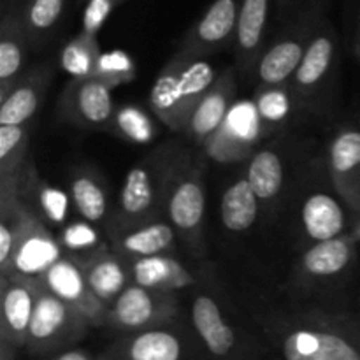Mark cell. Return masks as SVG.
<instances>
[{
    "instance_id": "obj_1",
    "label": "cell",
    "mask_w": 360,
    "mask_h": 360,
    "mask_svg": "<svg viewBox=\"0 0 360 360\" xmlns=\"http://www.w3.org/2000/svg\"><path fill=\"white\" fill-rule=\"evenodd\" d=\"M178 162L169 157H160L153 162H144L129 171L120 193L118 229L136 227V225L153 221L155 211L167 199L169 183Z\"/></svg>"
},
{
    "instance_id": "obj_2",
    "label": "cell",
    "mask_w": 360,
    "mask_h": 360,
    "mask_svg": "<svg viewBox=\"0 0 360 360\" xmlns=\"http://www.w3.org/2000/svg\"><path fill=\"white\" fill-rule=\"evenodd\" d=\"M86 329V320L39 280L27 347L34 352H51L83 338Z\"/></svg>"
},
{
    "instance_id": "obj_3",
    "label": "cell",
    "mask_w": 360,
    "mask_h": 360,
    "mask_svg": "<svg viewBox=\"0 0 360 360\" xmlns=\"http://www.w3.org/2000/svg\"><path fill=\"white\" fill-rule=\"evenodd\" d=\"M178 313V301L167 292L150 290L132 283L109 306L108 326L120 330L158 329Z\"/></svg>"
},
{
    "instance_id": "obj_4",
    "label": "cell",
    "mask_w": 360,
    "mask_h": 360,
    "mask_svg": "<svg viewBox=\"0 0 360 360\" xmlns=\"http://www.w3.org/2000/svg\"><path fill=\"white\" fill-rule=\"evenodd\" d=\"M60 259V245L55 236L48 231L37 214L28 210L14 243L7 276L18 274L32 280H41Z\"/></svg>"
},
{
    "instance_id": "obj_5",
    "label": "cell",
    "mask_w": 360,
    "mask_h": 360,
    "mask_svg": "<svg viewBox=\"0 0 360 360\" xmlns=\"http://www.w3.org/2000/svg\"><path fill=\"white\" fill-rule=\"evenodd\" d=\"M41 280L56 297L76 309L88 326H108L109 308L94 294L76 260L60 259Z\"/></svg>"
},
{
    "instance_id": "obj_6",
    "label": "cell",
    "mask_w": 360,
    "mask_h": 360,
    "mask_svg": "<svg viewBox=\"0 0 360 360\" xmlns=\"http://www.w3.org/2000/svg\"><path fill=\"white\" fill-rule=\"evenodd\" d=\"M167 211L171 224L188 239L199 238L206 213V192L200 169L176 164L167 190Z\"/></svg>"
},
{
    "instance_id": "obj_7",
    "label": "cell",
    "mask_w": 360,
    "mask_h": 360,
    "mask_svg": "<svg viewBox=\"0 0 360 360\" xmlns=\"http://www.w3.org/2000/svg\"><path fill=\"white\" fill-rule=\"evenodd\" d=\"M39 280L2 276V341L11 348L27 347Z\"/></svg>"
},
{
    "instance_id": "obj_8",
    "label": "cell",
    "mask_w": 360,
    "mask_h": 360,
    "mask_svg": "<svg viewBox=\"0 0 360 360\" xmlns=\"http://www.w3.org/2000/svg\"><path fill=\"white\" fill-rule=\"evenodd\" d=\"M239 2L241 0H213L197 20L185 41V51L192 55L211 51L236 39Z\"/></svg>"
},
{
    "instance_id": "obj_9",
    "label": "cell",
    "mask_w": 360,
    "mask_h": 360,
    "mask_svg": "<svg viewBox=\"0 0 360 360\" xmlns=\"http://www.w3.org/2000/svg\"><path fill=\"white\" fill-rule=\"evenodd\" d=\"M285 360H360V348L336 333L292 330L283 341Z\"/></svg>"
},
{
    "instance_id": "obj_10",
    "label": "cell",
    "mask_w": 360,
    "mask_h": 360,
    "mask_svg": "<svg viewBox=\"0 0 360 360\" xmlns=\"http://www.w3.org/2000/svg\"><path fill=\"white\" fill-rule=\"evenodd\" d=\"M86 278L94 294L111 306L129 285H132V271L108 250H91L86 255L74 257Z\"/></svg>"
},
{
    "instance_id": "obj_11",
    "label": "cell",
    "mask_w": 360,
    "mask_h": 360,
    "mask_svg": "<svg viewBox=\"0 0 360 360\" xmlns=\"http://www.w3.org/2000/svg\"><path fill=\"white\" fill-rule=\"evenodd\" d=\"M181 70L183 55H178L165 65L150 94L151 109L172 130L186 129L190 120V109L183 94Z\"/></svg>"
},
{
    "instance_id": "obj_12",
    "label": "cell",
    "mask_w": 360,
    "mask_h": 360,
    "mask_svg": "<svg viewBox=\"0 0 360 360\" xmlns=\"http://www.w3.org/2000/svg\"><path fill=\"white\" fill-rule=\"evenodd\" d=\"M183 347L171 330L148 329L134 333L109 348L101 360H181Z\"/></svg>"
},
{
    "instance_id": "obj_13",
    "label": "cell",
    "mask_w": 360,
    "mask_h": 360,
    "mask_svg": "<svg viewBox=\"0 0 360 360\" xmlns=\"http://www.w3.org/2000/svg\"><path fill=\"white\" fill-rule=\"evenodd\" d=\"M111 90V86L97 77L74 79L65 94L70 115L83 125H108L115 116Z\"/></svg>"
},
{
    "instance_id": "obj_14",
    "label": "cell",
    "mask_w": 360,
    "mask_h": 360,
    "mask_svg": "<svg viewBox=\"0 0 360 360\" xmlns=\"http://www.w3.org/2000/svg\"><path fill=\"white\" fill-rule=\"evenodd\" d=\"M28 37L20 18V0L4 2L2 25H0V83L2 95L11 90V81L18 76L23 65L25 46Z\"/></svg>"
},
{
    "instance_id": "obj_15",
    "label": "cell",
    "mask_w": 360,
    "mask_h": 360,
    "mask_svg": "<svg viewBox=\"0 0 360 360\" xmlns=\"http://www.w3.org/2000/svg\"><path fill=\"white\" fill-rule=\"evenodd\" d=\"M232 79L231 76L221 77L213 84L210 91L199 101L188 120L190 136L197 143H206L213 137L227 120L229 111L232 108Z\"/></svg>"
},
{
    "instance_id": "obj_16",
    "label": "cell",
    "mask_w": 360,
    "mask_h": 360,
    "mask_svg": "<svg viewBox=\"0 0 360 360\" xmlns=\"http://www.w3.org/2000/svg\"><path fill=\"white\" fill-rule=\"evenodd\" d=\"M130 271H132L134 283L150 288V290L172 294V292L183 290L193 283V276L190 274V271L181 262L167 255L132 260Z\"/></svg>"
},
{
    "instance_id": "obj_17",
    "label": "cell",
    "mask_w": 360,
    "mask_h": 360,
    "mask_svg": "<svg viewBox=\"0 0 360 360\" xmlns=\"http://www.w3.org/2000/svg\"><path fill=\"white\" fill-rule=\"evenodd\" d=\"M330 171L336 186L360 206V130L341 132L330 144Z\"/></svg>"
},
{
    "instance_id": "obj_18",
    "label": "cell",
    "mask_w": 360,
    "mask_h": 360,
    "mask_svg": "<svg viewBox=\"0 0 360 360\" xmlns=\"http://www.w3.org/2000/svg\"><path fill=\"white\" fill-rule=\"evenodd\" d=\"M192 322L207 350L217 357H225L236 345L234 330L221 316L217 302L207 295L193 299Z\"/></svg>"
},
{
    "instance_id": "obj_19",
    "label": "cell",
    "mask_w": 360,
    "mask_h": 360,
    "mask_svg": "<svg viewBox=\"0 0 360 360\" xmlns=\"http://www.w3.org/2000/svg\"><path fill=\"white\" fill-rule=\"evenodd\" d=\"M174 243V231L165 221H148L122 231L116 239V245L122 255L129 259H144V257L164 255Z\"/></svg>"
},
{
    "instance_id": "obj_20",
    "label": "cell",
    "mask_w": 360,
    "mask_h": 360,
    "mask_svg": "<svg viewBox=\"0 0 360 360\" xmlns=\"http://www.w3.org/2000/svg\"><path fill=\"white\" fill-rule=\"evenodd\" d=\"M20 181L2 183L0 188V271L9 274L14 243L21 231L28 207L21 202Z\"/></svg>"
},
{
    "instance_id": "obj_21",
    "label": "cell",
    "mask_w": 360,
    "mask_h": 360,
    "mask_svg": "<svg viewBox=\"0 0 360 360\" xmlns=\"http://www.w3.org/2000/svg\"><path fill=\"white\" fill-rule=\"evenodd\" d=\"M306 234L316 243L340 238L345 229V213L338 200L327 193H315L302 206Z\"/></svg>"
},
{
    "instance_id": "obj_22",
    "label": "cell",
    "mask_w": 360,
    "mask_h": 360,
    "mask_svg": "<svg viewBox=\"0 0 360 360\" xmlns=\"http://www.w3.org/2000/svg\"><path fill=\"white\" fill-rule=\"evenodd\" d=\"M271 0H241L239 2L236 44L241 58L253 60L262 48L269 21Z\"/></svg>"
},
{
    "instance_id": "obj_23",
    "label": "cell",
    "mask_w": 360,
    "mask_h": 360,
    "mask_svg": "<svg viewBox=\"0 0 360 360\" xmlns=\"http://www.w3.org/2000/svg\"><path fill=\"white\" fill-rule=\"evenodd\" d=\"M259 213V197L255 195L250 183L238 179L221 195V224L232 232H243L252 227Z\"/></svg>"
},
{
    "instance_id": "obj_24",
    "label": "cell",
    "mask_w": 360,
    "mask_h": 360,
    "mask_svg": "<svg viewBox=\"0 0 360 360\" xmlns=\"http://www.w3.org/2000/svg\"><path fill=\"white\" fill-rule=\"evenodd\" d=\"M352 259H354V239L340 236L313 245L302 257V267L311 276H334L341 273Z\"/></svg>"
},
{
    "instance_id": "obj_25",
    "label": "cell",
    "mask_w": 360,
    "mask_h": 360,
    "mask_svg": "<svg viewBox=\"0 0 360 360\" xmlns=\"http://www.w3.org/2000/svg\"><path fill=\"white\" fill-rule=\"evenodd\" d=\"M336 55V39L330 30H320L309 39L304 56L301 60L295 81L301 88H311L322 79L330 69Z\"/></svg>"
},
{
    "instance_id": "obj_26",
    "label": "cell",
    "mask_w": 360,
    "mask_h": 360,
    "mask_svg": "<svg viewBox=\"0 0 360 360\" xmlns=\"http://www.w3.org/2000/svg\"><path fill=\"white\" fill-rule=\"evenodd\" d=\"M101 56L102 51L97 37L81 32L63 46L60 63H62V69L74 79H88L97 74Z\"/></svg>"
},
{
    "instance_id": "obj_27",
    "label": "cell",
    "mask_w": 360,
    "mask_h": 360,
    "mask_svg": "<svg viewBox=\"0 0 360 360\" xmlns=\"http://www.w3.org/2000/svg\"><path fill=\"white\" fill-rule=\"evenodd\" d=\"M246 181L259 200L274 199L283 186V165L280 157L271 150L259 151L250 162Z\"/></svg>"
},
{
    "instance_id": "obj_28",
    "label": "cell",
    "mask_w": 360,
    "mask_h": 360,
    "mask_svg": "<svg viewBox=\"0 0 360 360\" xmlns=\"http://www.w3.org/2000/svg\"><path fill=\"white\" fill-rule=\"evenodd\" d=\"M41 102V83L27 81L11 88L2 95L0 104V127L25 125L35 115Z\"/></svg>"
},
{
    "instance_id": "obj_29",
    "label": "cell",
    "mask_w": 360,
    "mask_h": 360,
    "mask_svg": "<svg viewBox=\"0 0 360 360\" xmlns=\"http://www.w3.org/2000/svg\"><path fill=\"white\" fill-rule=\"evenodd\" d=\"M67 0H20V18L28 39H42L55 30Z\"/></svg>"
},
{
    "instance_id": "obj_30",
    "label": "cell",
    "mask_w": 360,
    "mask_h": 360,
    "mask_svg": "<svg viewBox=\"0 0 360 360\" xmlns=\"http://www.w3.org/2000/svg\"><path fill=\"white\" fill-rule=\"evenodd\" d=\"M28 148V129L25 125L0 127V181H20L21 165Z\"/></svg>"
},
{
    "instance_id": "obj_31",
    "label": "cell",
    "mask_w": 360,
    "mask_h": 360,
    "mask_svg": "<svg viewBox=\"0 0 360 360\" xmlns=\"http://www.w3.org/2000/svg\"><path fill=\"white\" fill-rule=\"evenodd\" d=\"M70 197H72L77 213L84 220L91 221V224L104 220L105 213H108V197H105L102 185L94 176L86 174V172L77 174L70 185Z\"/></svg>"
},
{
    "instance_id": "obj_32",
    "label": "cell",
    "mask_w": 360,
    "mask_h": 360,
    "mask_svg": "<svg viewBox=\"0 0 360 360\" xmlns=\"http://www.w3.org/2000/svg\"><path fill=\"white\" fill-rule=\"evenodd\" d=\"M260 122L262 120H260L255 105L243 102L239 105H232L227 115V120H225L220 130H224L232 141H236L239 146H243L248 151V148L252 146V143L259 136Z\"/></svg>"
},
{
    "instance_id": "obj_33",
    "label": "cell",
    "mask_w": 360,
    "mask_h": 360,
    "mask_svg": "<svg viewBox=\"0 0 360 360\" xmlns=\"http://www.w3.org/2000/svg\"><path fill=\"white\" fill-rule=\"evenodd\" d=\"M95 77L111 88L120 86V84L130 83L136 77V65L129 53L122 49L102 53Z\"/></svg>"
},
{
    "instance_id": "obj_34",
    "label": "cell",
    "mask_w": 360,
    "mask_h": 360,
    "mask_svg": "<svg viewBox=\"0 0 360 360\" xmlns=\"http://www.w3.org/2000/svg\"><path fill=\"white\" fill-rule=\"evenodd\" d=\"M112 122H115V129L125 139L134 141V143H148L155 136V129L150 118L134 105H125L116 111Z\"/></svg>"
},
{
    "instance_id": "obj_35",
    "label": "cell",
    "mask_w": 360,
    "mask_h": 360,
    "mask_svg": "<svg viewBox=\"0 0 360 360\" xmlns=\"http://www.w3.org/2000/svg\"><path fill=\"white\" fill-rule=\"evenodd\" d=\"M255 108L259 111V116L262 122L280 123L288 116V111H290V98H288L285 90H281L278 86H271L259 95Z\"/></svg>"
},
{
    "instance_id": "obj_36",
    "label": "cell",
    "mask_w": 360,
    "mask_h": 360,
    "mask_svg": "<svg viewBox=\"0 0 360 360\" xmlns=\"http://www.w3.org/2000/svg\"><path fill=\"white\" fill-rule=\"evenodd\" d=\"M37 202L41 207V213L44 214L46 220L51 224L60 225L67 220L69 213V197L58 188H53L48 185L37 186Z\"/></svg>"
},
{
    "instance_id": "obj_37",
    "label": "cell",
    "mask_w": 360,
    "mask_h": 360,
    "mask_svg": "<svg viewBox=\"0 0 360 360\" xmlns=\"http://www.w3.org/2000/svg\"><path fill=\"white\" fill-rule=\"evenodd\" d=\"M98 243L97 231L91 225L76 221L67 225L62 234V245L70 252H91Z\"/></svg>"
},
{
    "instance_id": "obj_38",
    "label": "cell",
    "mask_w": 360,
    "mask_h": 360,
    "mask_svg": "<svg viewBox=\"0 0 360 360\" xmlns=\"http://www.w3.org/2000/svg\"><path fill=\"white\" fill-rule=\"evenodd\" d=\"M118 0H90L83 14V32L97 37L98 30L111 14L112 7Z\"/></svg>"
},
{
    "instance_id": "obj_39",
    "label": "cell",
    "mask_w": 360,
    "mask_h": 360,
    "mask_svg": "<svg viewBox=\"0 0 360 360\" xmlns=\"http://www.w3.org/2000/svg\"><path fill=\"white\" fill-rule=\"evenodd\" d=\"M55 360H91V359L79 350H69V352H63V354L58 355Z\"/></svg>"
},
{
    "instance_id": "obj_40",
    "label": "cell",
    "mask_w": 360,
    "mask_h": 360,
    "mask_svg": "<svg viewBox=\"0 0 360 360\" xmlns=\"http://www.w3.org/2000/svg\"><path fill=\"white\" fill-rule=\"evenodd\" d=\"M301 0H276V6L280 7V11H290L294 9Z\"/></svg>"
},
{
    "instance_id": "obj_41",
    "label": "cell",
    "mask_w": 360,
    "mask_h": 360,
    "mask_svg": "<svg viewBox=\"0 0 360 360\" xmlns=\"http://www.w3.org/2000/svg\"><path fill=\"white\" fill-rule=\"evenodd\" d=\"M357 238H359V239H360V227H359V229H357Z\"/></svg>"
}]
</instances>
